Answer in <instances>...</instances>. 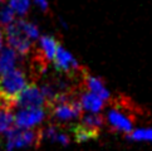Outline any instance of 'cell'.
<instances>
[{"label": "cell", "instance_id": "cell-4", "mask_svg": "<svg viewBox=\"0 0 152 151\" xmlns=\"http://www.w3.org/2000/svg\"><path fill=\"white\" fill-rule=\"evenodd\" d=\"M4 35L5 40L9 47L14 48L20 56L29 54L31 51V42L28 37L24 34L23 29L20 26L19 19H15L14 23L4 28Z\"/></svg>", "mask_w": 152, "mask_h": 151}, {"label": "cell", "instance_id": "cell-17", "mask_svg": "<svg viewBox=\"0 0 152 151\" xmlns=\"http://www.w3.org/2000/svg\"><path fill=\"white\" fill-rule=\"evenodd\" d=\"M15 19H17V14L10 8V5L8 3H0V26L5 28V26L14 23Z\"/></svg>", "mask_w": 152, "mask_h": 151}, {"label": "cell", "instance_id": "cell-2", "mask_svg": "<svg viewBox=\"0 0 152 151\" xmlns=\"http://www.w3.org/2000/svg\"><path fill=\"white\" fill-rule=\"evenodd\" d=\"M4 136H5V151H15L18 149L35 146L42 140L39 131L23 130V128L15 126L5 132Z\"/></svg>", "mask_w": 152, "mask_h": 151}, {"label": "cell", "instance_id": "cell-5", "mask_svg": "<svg viewBox=\"0 0 152 151\" xmlns=\"http://www.w3.org/2000/svg\"><path fill=\"white\" fill-rule=\"evenodd\" d=\"M47 118L45 107L37 108H18L14 115V126L23 130H34Z\"/></svg>", "mask_w": 152, "mask_h": 151}, {"label": "cell", "instance_id": "cell-12", "mask_svg": "<svg viewBox=\"0 0 152 151\" xmlns=\"http://www.w3.org/2000/svg\"><path fill=\"white\" fill-rule=\"evenodd\" d=\"M38 45H39V51L45 61L53 62L59 47L56 38L52 35H40L38 39Z\"/></svg>", "mask_w": 152, "mask_h": 151}, {"label": "cell", "instance_id": "cell-1", "mask_svg": "<svg viewBox=\"0 0 152 151\" xmlns=\"http://www.w3.org/2000/svg\"><path fill=\"white\" fill-rule=\"evenodd\" d=\"M28 84L26 74L19 68L0 74V105H14L17 97Z\"/></svg>", "mask_w": 152, "mask_h": 151}, {"label": "cell", "instance_id": "cell-22", "mask_svg": "<svg viewBox=\"0 0 152 151\" xmlns=\"http://www.w3.org/2000/svg\"><path fill=\"white\" fill-rule=\"evenodd\" d=\"M4 40H5V35H4V32L0 29V51L4 48Z\"/></svg>", "mask_w": 152, "mask_h": 151}, {"label": "cell", "instance_id": "cell-6", "mask_svg": "<svg viewBox=\"0 0 152 151\" xmlns=\"http://www.w3.org/2000/svg\"><path fill=\"white\" fill-rule=\"evenodd\" d=\"M47 105L48 102L42 92V88L34 83L26 84L14 102V106H17L18 108H37L45 107Z\"/></svg>", "mask_w": 152, "mask_h": 151}, {"label": "cell", "instance_id": "cell-18", "mask_svg": "<svg viewBox=\"0 0 152 151\" xmlns=\"http://www.w3.org/2000/svg\"><path fill=\"white\" fill-rule=\"evenodd\" d=\"M19 23H20L21 29H23V32H24V34L28 37L31 42L39 39V37H40V30H39V28H38L37 24L31 23V21L25 20V19H23V18H19Z\"/></svg>", "mask_w": 152, "mask_h": 151}, {"label": "cell", "instance_id": "cell-20", "mask_svg": "<svg viewBox=\"0 0 152 151\" xmlns=\"http://www.w3.org/2000/svg\"><path fill=\"white\" fill-rule=\"evenodd\" d=\"M8 4L19 18L24 17L30 8V0H8Z\"/></svg>", "mask_w": 152, "mask_h": 151}, {"label": "cell", "instance_id": "cell-16", "mask_svg": "<svg viewBox=\"0 0 152 151\" xmlns=\"http://www.w3.org/2000/svg\"><path fill=\"white\" fill-rule=\"evenodd\" d=\"M129 141L136 142H152V127H138L127 135Z\"/></svg>", "mask_w": 152, "mask_h": 151}, {"label": "cell", "instance_id": "cell-15", "mask_svg": "<svg viewBox=\"0 0 152 151\" xmlns=\"http://www.w3.org/2000/svg\"><path fill=\"white\" fill-rule=\"evenodd\" d=\"M14 127V115L9 106L0 105V133H5Z\"/></svg>", "mask_w": 152, "mask_h": 151}, {"label": "cell", "instance_id": "cell-13", "mask_svg": "<svg viewBox=\"0 0 152 151\" xmlns=\"http://www.w3.org/2000/svg\"><path fill=\"white\" fill-rule=\"evenodd\" d=\"M40 137H42V140H48V141H50V142H57V144L63 145V146H67L70 141L68 133L62 131L61 128L56 125H49L43 131H40Z\"/></svg>", "mask_w": 152, "mask_h": 151}, {"label": "cell", "instance_id": "cell-23", "mask_svg": "<svg viewBox=\"0 0 152 151\" xmlns=\"http://www.w3.org/2000/svg\"><path fill=\"white\" fill-rule=\"evenodd\" d=\"M3 1H4V0H0V3H3Z\"/></svg>", "mask_w": 152, "mask_h": 151}, {"label": "cell", "instance_id": "cell-24", "mask_svg": "<svg viewBox=\"0 0 152 151\" xmlns=\"http://www.w3.org/2000/svg\"><path fill=\"white\" fill-rule=\"evenodd\" d=\"M0 151H1V146H0Z\"/></svg>", "mask_w": 152, "mask_h": 151}, {"label": "cell", "instance_id": "cell-3", "mask_svg": "<svg viewBox=\"0 0 152 151\" xmlns=\"http://www.w3.org/2000/svg\"><path fill=\"white\" fill-rule=\"evenodd\" d=\"M50 107H52V116L57 121H61V122L77 120L83 112L78 101L70 100L64 93L58 95L57 98L50 103Z\"/></svg>", "mask_w": 152, "mask_h": 151}, {"label": "cell", "instance_id": "cell-14", "mask_svg": "<svg viewBox=\"0 0 152 151\" xmlns=\"http://www.w3.org/2000/svg\"><path fill=\"white\" fill-rule=\"evenodd\" d=\"M98 130H94V128H91L88 126L83 125H77L75 127H73V136L74 140L78 142H84V141H89V140H93L98 137Z\"/></svg>", "mask_w": 152, "mask_h": 151}, {"label": "cell", "instance_id": "cell-21", "mask_svg": "<svg viewBox=\"0 0 152 151\" xmlns=\"http://www.w3.org/2000/svg\"><path fill=\"white\" fill-rule=\"evenodd\" d=\"M34 3L38 8H39L42 12H47L48 8H49V3L48 0H34Z\"/></svg>", "mask_w": 152, "mask_h": 151}, {"label": "cell", "instance_id": "cell-19", "mask_svg": "<svg viewBox=\"0 0 152 151\" xmlns=\"http://www.w3.org/2000/svg\"><path fill=\"white\" fill-rule=\"evenodd\" d=\"M104 118H103L99 113H87V115L82 116V123L86 126H88L91 128H94V130H98L103 126L104 123Z\"/></svg>", "mask_w": 152, "mask_h": 151}, {"label": "cell", "instance_id": "cell-11", "mask_svg": "<svg viewBox=\"0 0 152 151\" xmlns=\"http://www.w3.org/2000/svg\"><path fill=\"white\" fill-rule=\"evenodd\" d=\"M84 83H86V87H87V89H88L89 92L99 96L101 98L104 100L106 102L111 100L110 91H108V88L106 87L104 82H103L101 78L96 77V76L86 73L84 74Z\"/></svg>", "mask_w": 152, "mask_h": 151}, {"label": "cell", "instance_id": "cell-8", "mask_svg": "<svg viewBox=\"0 0 152 151\" xmlns=\"http://www.w3.org/2000/svg\"><path fill=\"white\" fill-rule=\"evenodd\" d=\"M53 64H54V68L57 69L58 72H62V73H74L79 71V63L78 61L75 59V57L69 53L66 48L59 45L58 47V51L56 53V57L53 59Z\"/></svg>", "mask_w": 152, "mask_h": 151}, {"label": "cell", "instance_id": "cell-7", "mask_svg": "<svg viewBox=\"0 0 152 151\" xmlns=\"http://www.w3.org/2000/svg\"><path fill=\"white\" fill-rule=\"evenodd\" d=\"M106 122L113 130L128 135L133 130V121L126 112L119 108H110L106 113Z\"/></svg>", "mask_w": 152, "mask_h": 151}, {"label": "cell", "instance_id": "cell-10", "mask_svg": "<svg viewBox=\"0 0 152 151\" xmlns=\"http://www.w3.org/2000/svg\"><path fill=\"white\" fill-rule=\"evenodd\" d=\"M20 54L12 47H4L0 51V74L8 73L17 68Z\"/></svg>", "mask_w": 152, "mask_h": 151}, {"label": "cell", "instance_id": "cell-9", "mask_svg": "<svg viewBox=\"0 0 152 151\" xmlns=\"http://www.w3.org/2000/svg\"><path fill=\"white\" fill-rule=\"evenodd\" d=\"M79 105L82 107V110L86 111L87 113H101V111L104 108L106 101L102 100L99 96L89 92L88 89L86 92H82L79 96Z\"/></svg>", "mask_w": 152, "mask_h": 151}]
</instances>
